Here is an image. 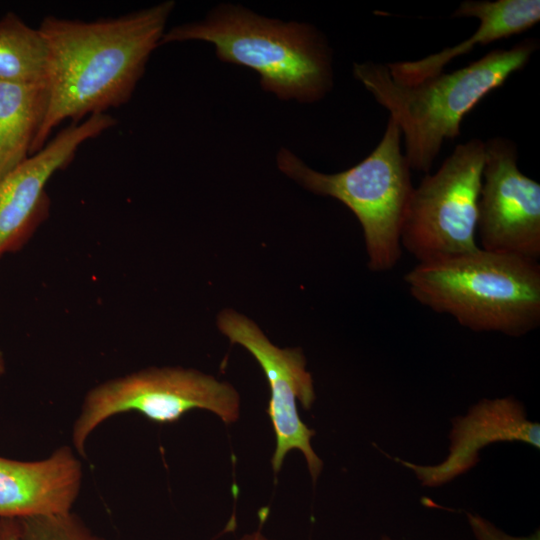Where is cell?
Masks as SVG:
<instances>
[{
    "label": "cell",
    "mask_w": 540,
    "mask_h": 540,
    "mask_svg": "<svg viewBox=\"0 0 540 540\" xmlns=\"http://www.w3.org/2000/svg\"><path fill=\"white\" fill-rule=\"evenodd\" d=\"M48 48L39 28L8 12L0 18V82L45 84Z\"/></svg>",
    "instance_id": "cell-15"
},
{
    "label": "cell",
    "mask_w": 540,
    "mask_h": 540,
    "mask_svg": "<svg viewBox=\"0 0 540 540\" xmlns=\"http://www.w3.org/2000/svg\"><path fill=\"white\" fill-rule=\"evenodd\" d=\"M194 409L210 411L231 424L240 415V396L230 383L195 369L149 367L87 392L73 425V446L86 457L88 437L105 420L121 413L138 412L153 422L168 424Z\"/></svg>",
    "instance_id": "cell-6"
},
{
    "label": "cell",
    "mask_w": 540,
    "mask_h": 540,
    "mask_svg": "<svg viewBox=\"0 0 540 540\" xmlns=\"http://www.w3.org/2000/svg\"><path fill=\"white\" fill-rule=\"evenodd\" d=\"M239 540H273L265 536L260 530L246 533Z\"/></svg>",
    "instance_id": "cell-19"
},
{
    "label": "cell",
    "mask_w": 540,
    "mask_h": 540,
    "mask_svg": "<svg viewBox=\"0 0 540 540\" xmlns=\"http://www.w3.org/2000/svg\"><path fill=\"white\" fill-rule=\"evenodd\" d=\"M115 124L109 114L69 124L0 180V257L19 250L47 218L50 178L71 163L82 144Z\"/></svg>",
    "instance_id": "cell-10"
},
{
    "label": "cell",
    "mask_w": 540,
    "mask_h": 540,
    "mask_svg": "<svg viewBox=\"0 0 540 540\" xmlns=\"http://www.w3.org/2000/svg\"><path fill=\"white\" fill-rule=\"evenodd\" d=\"M411 296L475 332L521 337L540 325V264L477 249L417 263L404 276Z\"/></svg>",
    "instance_id": "cell-4"
},
{
    "label": "cell",
    "mask_w": 540,
    "mask_h": 540,
    "mask_svg": "<svg viewBox=\"0 0 540 540\" xmlns=\"http://www.w3.org/2000/svg\"><path fill=\"white\" fill-rule=\"evenodd\" d=\"M484 166V141L455 147L440 168L412 192L405 213L402 249L418 263L477 249V206Z\"/></svg>",
    "instance_id": "cell-7"
},
{
    "label": "cell",
    "mask_w": 540,
    "mask_h": 540,
    "mask_svg": "<svg viewBox=\"0 0 540 540\" xmlns=\"http://www.w3.org/2000/svg\"><path fill=\"white\" fill-rule=\"evenodd\" d=\"M175 7L163 1L119 17L92 21L44 18L49 104L30 156L65 122L76 124L126 104L161 44Z\"/></svg>",
    "instance_id": "cell-1"
},
{
    "label": "cell",
    "mask_w": 540,
    "mask_h": 540,
    "mask_svg": "<svg viewBox=\"0 0 540 540\" xmlns=\"http://www.w3.org/2000/svg\"><path fill=\"white\" fill-rule=\"evenodd\" d=\"M512 140L484 142L476 238L481 249L539 261L540 184L521 172Z\"/></svg>",
    "instance_id": "cell-9"
},
{
    "label": "cell",
    "mask_w": 540,
    "mask_h": 540,
    "mask_svg": "<svg viewBox=\"0 0 540 540\" xmlns=\"http://www.w3.org/2000/svg\"><path fill=\"white\" fill-rule=\"evenodd\" d=\"M5 368H6V364H5L4 355H3L2 350L0 349V376L5 373Z\"/></svg>",
    "instance_id": "cell-20"
},
{
    "label": "cell",
    "mask_w": 540,
    "mask_h": 540,
    "mask_svg": "<svg viewBox=\"0 0 540 540\" xmlns=\"http://www.w3.org/2000/svg\"><path fill=\"white\" fill-rule=\"evenodd\" d=\"M451 17H474L479 26L466 40L425 58L386 64L394 80L415 84L443 72L454 58L467 54L476 45L522 33L540 21L539 0H497L462 2Z\"/></svg>",
    "instance_id": "cell-13"
},
{
    "label": "cell",
    "mask_w": 540,
    "mask_h": 540,
    "mask_svg": "<svg viewBox=\"0 0 540 540\" xmlns=\"http://www.w3.org/2000/svg\"><path fill=\"white\" fill-rule=\"evenodd\" d=\"M17 520L20 540H104L72 512Z\"/></svg>",
    "instance_id": "cell-16"
},
{
    "label": "cell",
    "mask_w": 540,
    "mask_h": 540,
    "mask_svg": "<svg viewBox=\"0 0 540 540\" xmlns=\"http://www.w3.org/2000/svg\"><path fill=\"white\" fill-rule=\"evenodd\" d=\"M380 540H393V539L390 538V537L387 536V535H382V537L380 538Z\"/></svg>",
    "instance_id": "cell-21"
},
{
    "label": "cell",
    "mask_w": 540,
    "mask_h": 540,
    "mask_svg": "<svg viewBox=\"0 0 540 540\" xmlns=\"http://www.w3.org/2000/svg\"><path fill=\"white\" fill-rule=\"evenodd\" d=\"M467 522L476 540H540V530L530 535L513 536L479 514L467 512Z\"/></svg>",
    "instance_id": "cell-17"
},
{
    "label": "cell",
    "mask_w": 540,
    "mask_h": 540,
    "mask_svg": "<svg viewBox=\"0 0 540 540\" xmlns=\"http://www.w3.org/2000/svg\"><path fill=\"white\" fill-rule=\"evenodd\" d=\"M401 137L398 125L389 118L375 149L351 168L333 174L312 169L287 148L276 156L286 176L352 211L363 229L368 267L374 272L393 269L402 256L401 231L414 187Z\"/></svg>",
    "instance_id": "cell-5"
},
{
    "label": "cell",
    "mask_w": 540,
    "mask_h": 540,
    "mask_svg": "<svg viewBox=\"0 0 540 540\" xmlns=\"http://www.w3.org/2000/svg\"><path fill=\"white\" fill-rule=\"evenodd\" d=\"M217 326L232 343L241 345L256 359L268 381L270 400L267 412L276 438L271 458L273 471L279 472L288 452L298 449L303 453L315 483L323 462L311 445L315 431L301 420L297 410V400L307 410L316 398L302 350L275 346L254 321L233 309L219 313Z\"/></svg>",
    "instance_id": "cell-8"
},
{
    "label": "cell",
    "mask_w": 540,
    "mask_h": 540,
    "mask_svg": "<svg viewBox=\"0 0 540 540\" xmlns=\"http://www.w3.org/2000/svg\"><path fill=\"white\" fill-rule=\"evenodd\" d=\"M82 479L81 461L69 446L37 461L0 457V518L71 512Z\"/></svg>",
    "instance_id": "cell-12"
},
{
    "label": "cell",
    "mask_w": 540,
    "mask_h": 540,
    "mask_svg": "<svg viewBox=\"0 0 540 540\" xmlns=\"http://www.w3.org/2000/svg\"><path fill=\"white\" fill-rule=\"evenodd\" d=\"M537 48L536 39H525L415 84L397 82L386 64L371 61L354 63L353 75L398 125L410 169L428 173L444 141L459 136L464 116L522 69Z\"/></svg>",
    "instance_id": "cell-3"
},
{
    "label": "cell",
    "mask_w": 540,
    "mask_h": 540,
    "mask_svg": "<svg viewBox=\"0 0 540 540\" xmlns=\"http://www.w3.org/2000/svg\"><path fill=\"white\" fill-rule=\"evenodd\" d=\"M449 451L433 465L415 464L395 458L411 470L426 488L442 487L472 470L480 452L498 442H521L540 448V424L528 418L524 404L514 396L483 398L465 415L451 419Z\"/></svg>",
    "instance_id": "cell-11"
},
{
    "label": "cell",
    "mask_w": 540,
    "mask_h": 540,
    "mask_svg": "<svg viewBox=\"0 0 540 540\" xmlns=\"http://www.w3.org/2000/svg\"><path fill=\"white\" fill-rule=\"evenodd\" d=\"M0 540H20L16 518H0Z\"/></svg>",
    "instance_id": "cell-18"
},
{
    "label": "cell",
    "mask_w": 540,
    "mask_h": 540,
    "mask_svg": "<svg viewBox=\"0 0 540 540\" xmlns=\"http://www.w3.org/2000/svg\"><path fill=\"white\" fill-rule=\"evenodd\" d=\"M204 41L222 61L255 71L262 88L280 100L313 103L333 86L332 51L314 26L261 16L220 4L204 19L175 26L161 44Z\"/></svg>",
    "instance_id": "cell-2"
},
{
    "label": "cell",
    "mask_w": 540,
    "mask_h": 540,
    "mask_svg": "<svg viewBox=\"0 0 540 540\" xmlns=\"http://www.w3.org/2000/svg\"><path fill=\"white\" fill-rule=\"evenodd\" d=\"M48 104L46 83L0 82V180L30 157Z\"/></svg>",
    "instance_id": "cell-14"
}]
</instances>
